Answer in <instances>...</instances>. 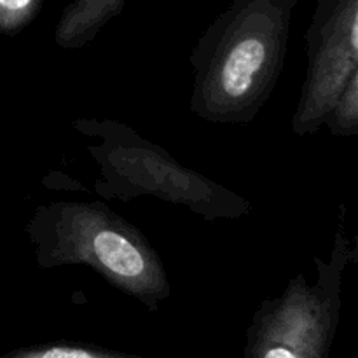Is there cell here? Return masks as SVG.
Wrapping results in <instances>:
<instances>
[{
	"instance_id": "5b68a950",
	"label": "cell",
	"mask_w": 358,
	"mask_h": 358,
	"mask_svg": "<svg viewBox=\"0 0 358 358\" xmlns=\"http://www.w3.org/2000/svg\"><path fill=\"white\" fill-rule=\"evenodd\" d=\"M306 48L308 72L292 117L296 136L324 126L332 101L358 70V0H317Z\"/></svg>"
},
{
	"instance_id": "8992f818",
	"label": "cell",
	"mask_w": 358,
	"mask_h": 358,
	"mask_svg": "<svg viewBox=\"0 0 358 358\" xmlns=\"http://www.w3.org/2000/svg\"><path fill=\"white\" fill-rule=\"evenodd\" d=\"M126 0H72L62 10L55 42L65 51L86 48L114 17L121 16Z\"/></svg>"
},
{
	"instance_id": "52a82bcc",
	"label": "cell",
	"mask_w": 358,
	"mask_h": 358,
	"mask_svg": "<svg viewBox=\"0 0 358 358\" xmlns=\"http://www.w3.org/2000/svg\"><path fill=\"white\" fill-rule=\"evenodd\" d=\"M0 358H145L136 353L101 348L83 343H44V345L24 346L10 350Z\"/></svg>"
},
{
	"instance_id": "277c9868",
	"label": "cell",
	"mask_w": 358,
	"mask_h": 358,
	"mask_svg": "<svg viewBox=\"0 0 358 358\" xmlns=\"http://www.w3.org/2000/svg\"><path fill=\"white\" fill-rule=\"evenodd\" d=\"M357 247L339 222L332 250L315 259L317 278L294 276L280 296L261 301L247 329L243 358H329L343 308V283Z\"/></svg>"
},
{
	"instance_id": "3957f363",
	"label": "cell",
	"mask_w": 358,
	"mask_h": 358,
	"mask_svg": "<svg viewBox=\"0 0 358 358\" xmlns=\"http://www.w3.org/2000/svg\"><path fill=\"white\" fill-rule=\"evenodd\" d=\"M72 128L98 140L86 150L98 166L94 192L107 201L129 203L152 196L208 222L238 220L252 212L247 198L178 163L166 149L143 138L126 122L79 117L72 121Z\"/></svg>"
},
{
	"instance_id": "9c48e42d",
	"label": "cell",
	"mask_w": 358,
	"mask_h": 358,
	"mask_svg": "<svg viewBox=\"0 0 358 358\" xmlns=\"http://www.w3.org/2000/svg\"><path fill=\"white\" fill-rule=\"evenodd\" d=\"M44 0H0V34L13 37L41 14Z\"/></svg>"
},
{
	"instance_id": "7a4b0ae2",
	"label": "cell",
	"mask_w": 358,
	"mask_h": 358,
	"mask_svg": "<svg viewBox=\"0 0 358 358\" xmlns=\"http://www.w3.org/2000/svg\"><path fill=\"white\" fill-rule=\"evenodd\" d=\"M42 269L86 266L149 311L171 296L163 259L145 234L105 201H52L35 208L24 226Z\"/></svg>"
},
{
	"instance_id": "6da1fadb",
	"label": "cell",
	"mask_w": 358,
	"mask_h": 358,
	"mask_svg": "<svg viewBox=\"0 0 358 358\" xmlns=\"http://www.w3.org/2000/svg\"><path fill=\"white\" fill-rule=\"evenodd\" d=\"M299 0H231L191 51L189 108L212 124H250L271 98Z\"/></svg>"
},
{
	"instance_id": "ba28073f",
	"label": "cell",
	"mask_w": 358,
	"mask_h": 358,
	"mask_svg": "<svg viewBox=\"0 0 358 358\" xmlns=\"http://www.w3.org/2000/svg\"><path fill=\"white\" fill-rule=\"evenodd\" d=\"M332 136L353 138L358 135V70L350 76L341 93L332 101L331 108L324 117Z\"/></svg>"
}]
</instances>
